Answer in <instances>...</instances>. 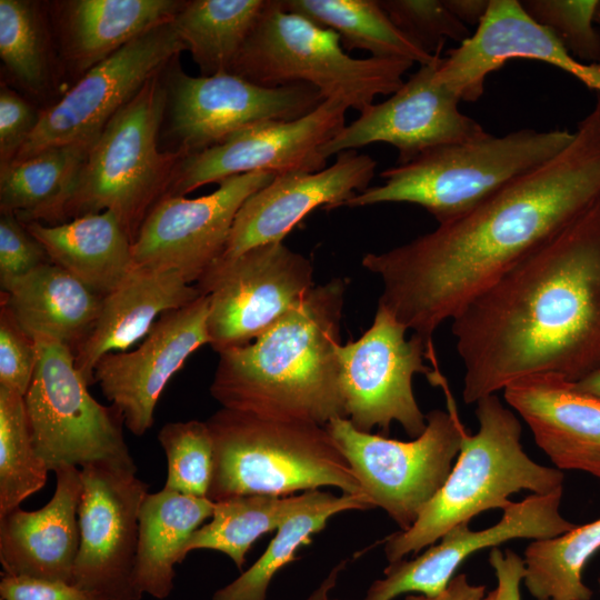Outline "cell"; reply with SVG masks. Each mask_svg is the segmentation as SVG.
I'll use <instances>...</instances> for the list:
<instances>
[{
  "label": "cell",
  "mask_w": 600,
  "mask_h": 600,
  "mask_svg": "<svg viewBox=\"0 0 600 600\" xmlns=\"http://www.w3.org/2000/svg\"><path fill=\"white\" fill-rule=\"evenodd\" d=\"M269 0H189L171 21L201 76L230 72Z\"/></svg>",
  "instance_id": "4dcf8cb0"
},
{
  "label": "cell",
  "mask_w": 600,
  "mask_h": 600,
  "mask_svg": "<svg viewBox=\"0 0 600 600\" xmlns=\"http://www.w3.org/2000/svg\"><path fill=\"white\" fill-rule=\"evenodd\" d=\"M201 296L178 272L134 267L102 297L97 320L74 350V364L88 386L94 383L98 361L109 352H124L147 336L161 314L182 308Z\"/></svg>",
  "instance_id": "d4e9b609"
},
{
  "label": "cell",
  "mask_w": 600,
  "mask_h": 600,
  "mask_svg": "<svg viewBox=\"0 0 600 600\" xmlns=\"http://www.w3.org/2000/svg\"><path fill=\"white\" fill-rule=\"evenodd\" d=\"M181 0H69L49 3L63 72L80 79L137 37L171 22Z\"/></svg>",
  "instance_id": "cb8c5ba5"
},
{
  "label": "cell",
  "mask_w": 600,
  "mask_h": 600,
  "mask_svg": "<svg viewBox=\"0 0 600 600\" xmlns=\"http://www.w3.org/2000/svg\"><path fill=\"white\" fill-rule=\"evenodd\" d=\"M573 386L580 392L600 400V370L573 382Z\"/></svg>",
  "instance_id": "c3c4849f"
},
{
  "label": "cell",
  "mask_w": 600,
  "mask_h": 600,
  "mask_svg": "<svg viewBox=\"0 0 600 600\" xmlns=\"http://www.w3.org/2000/svg\"><path fill=\"white\" fill-rule=\"evenodd\" d=\"M208 297L212 349L251 343L281 320L314 286L311 261L282 242L217 261L196 283Z\"/></svg>",
  "instance_id": "4fadbf2b"
},
{
  "label": "cell",
  "mask_w": 600,
  "mask_h": 600,
  "mask_svg": "<svg viewBox=\"0 0 600 600\" xmlns=\"http://www.w3.org/2000/svg\"><path fill=\"white\" fill-rule=\"evenodd\" d=\"M80 473V546L71 584L106 600H140L139 512L149 486L137 477L134 463L99 461Z\"/></svg>",
  "instance_id": "5bb4252c"
},
{
  "label": "cell",
  "mask_w": 600,
  "mask_h": 600,
  "mask_svg": "<svg viewBox=\"0 0 600 600\" xmlns=\"http://www.w3.org/2000/svg\"><path fill=\"white\" fill-rule=\"evenodd\" d=\"M520 3L574 59L588 64L600 63V30L594 27L599 0H523Z\"/></svg>",
  "instance_id": "74e56055"
},
{
  "label": "cell",
  "mask_w": 600,
  "mask_h": 600,
  "mask_svg": "<svg viewBox=\"0 0 600 600\" xmlns=\"http://www.w3.org/2000/svg\"><path fill=\"white\" fill-rule=\"evenodd\" d=\"M451 321L468 404L524 378L599 371L600 196Z\"/></svg>",
  "instance_id": "7a4b0ae2"
},
{
  "label": "cell",
  "mask_w": 600,
  "mask_h": 600,
  "mask_svg": "<svg viewBox=\"0 0 600 600\" xmlns=\"http://www.w3.org/2000/svg\"><path fill=\"white\" fill-rule=\"evenodd\" d=\"M424 431L410 441L358 430L347 418L324 427L374 507L409 529L446 482L467 433L452 404L426 414Z\"/></svg>",
  "instance_id": "30bf717a"
},
{
  "label": "cell",
  "mask_w": 600,
  "mask_h": 600,
  "mask_svg": "<svg viewBox=\"0 0 600 600\" xmlns=\"http://www.w3.org/2000/svg\"><path fill=\"white\" fill-rule=\"evenodd\" d=\"M37 364V344L0 303V387L26 396Z\"/></svg>",
  "instance_id": "ab89813d"
},
{
  "label": "cell",
  "mask_w": 600,
  "mask_h": 600,
  "mask_svg": "<svg viewBox=\"0 0 600 600\" xmlns=\"http://www.w3.org/2000/svg\"><path fill=\"white\" fill-rule=\"evenodd\" d=\"M600 196V93L571 142L466 214L361 264L378 306L433 350L432 336Z\"/></svg>",
  "instance_id": "6da1fadb"
},
{
  "label": "cell",
  "mask_w": 600,
  "mask_h": 600,
  "mask_svg": "<svg viewBox=\"0 0 600 600\" xmlns=\"http://www.w3.org/2000/svg\"><path fill=\"white\" fill-rule=\"evenodd\" d=\"M216 502L166 488L148 493L139 512L136 578L140 592L163 600L174 586V566L184 560L192 533L212 517Z\"/></svg>",
  "instance_id": "83f0119b"
},
{
  "label": "cell",
  "mask_w": 600,
  "mask_h": 600,
  "mask_svg": "<svg viewBox=\"0 0 600 600\" xmlns=\"http://www.w3.org/2000/svg\"><path fill=\"white\" fill-rule=\"evenodd\" d=\"M0 58L6 83L29 100L52 98L63 72L48 4L30 0H0Z\"/></svg>",
  "instance_id": "f546056e"
},
{
  "label": "cell",
  "mask_w": 600,
  "mask_h": 600,
  "mask_svg": "<svg viewBox=\"0 0 600 600\" xmlns=\"http://www.w3.org/2000/svg\"><path fill=\"white\" fill-rule=\"evenodd\" d=\"M562 492L531 493L512 501L502 510L493 526L472 530L462 522L447 531L438 541L412 560L390 562L384 577L369 587L362 600H392L403 593L434 596L443 591L456 570L472 553L512 539H547L560 536L577 524L560 513Z\"/></svg>",
  "instance_id": "ffe728a7"
},
{
  "label": "cell",
  "mask_w": 600,
  "mask_h": 600,
  "mask_svg": "<svg viewBox=\"0 0 600 600\" xmlns=\"http://www.w3.org/2000/svg\"><path fill=\"white\" fill-rule=\"evenodd\" d=\"M407 327L378 306L370 328L338 348L340 384L347 419L360 431L378 427L389 433L398 422L408 436L419 437L427 427L412 388L414 374L433 377L424 364L434 352L418 334L407 339Z\"/></svg>",
  "instance_id": "7c38bea8"
},
{
  "label": "cell",
  "mask_w": 600,
  "mask_h": 600,
  "mask_svg": "<svg viewBox=\"0 0 600 600\" xmlns=\"http://www.w3.org/2000/svg\"><path fill=\"white\" fill-rule=\"evenodd\" d=\"M183 50L172 22L137 37L43 109L12 161L51 147L94 141L112 117Z\"/></svg>",
  "instance_id": "9a60e30c"
},
{
  "label": "cell",
  "mask_w": 600,
  "mask_h": 600,
  "mask_svg": "<svg viewBox=\"0 0 600 600\" xmlns=\"http://www.w3.org/2000/svg\"><path fill=\"white\" fill-rule=\"evenodd\" d=\"M347 561H340L332 568L321 584L307 598V600H339L329 597L330 590L336 586L340 572L344 569Z\"/></svg>",
  "instance_id": "7dc6e473"
},
{
  "label": "cell",
  "mask_w": 600,
  "mask_h": 600,
  "mask_svg": "<svg viewBox=\"0 0 600 600\" xmlns=\"http://www.w3.org/2000/svg\"><path fill=\"white\" fill-rule=\"evenodd\" d=\"M369 508L373 507L364 497L308 491L306 502L280 523L262 556L237 579L217 590L212 600H266L276 573L297 559L296 551L310 543L311 537L320 532L331 517Z\"/></svg>",
  "instance_id": "1f68e13d"
},
{
  "label": "cell",
  "mask_w": 600,
  "mask_h": 600,
  "mask_svg": "<svg viewBox=\"0 0 600 600\" xmlns=\"http://www.w3.org/2000/svg\"><path fill=\"white\" fill-rule=\"evenodd\" d=\"M164 70L112 117L92 143L66 209L67 221L110 211L133 244L151 209L167 196L182 156L159 148L167 107Z\"/></svg>",
  "instance_id": "52a82bcc"
},
{
  "label": "cell",
  "mask_w": 600,
  "mask_h": 600,
  "mask_svg": "<svg viewBox=\"0 0 600 600\" xmlns=\"http://www.w3.org/2000/svg\"><path fill=\"white\" fill-rule=\"evenodd\" d=\"M441 58L438 53L432 62L420 66L389 99L360 111L321 147V154L328 159L386 142L398 150L397 164H403L432 148L484 137L483 127L459 110V97L436 80Z\"/></svg>",
  "instance_id": "ac0fdd59"
},
{
  "label": "cell",
  "mask_w": 600,
  "mask_h": 600,
  "mask_svg": "<svg viewBox=\"0 0 600 600\" xmlns=\"http://www.w3.org/2000/svg\"><path fill=\"white\" fill-rule=\"evenodd\" d=\"M277 174L253 171L229 177L198 198L166 196L149 212L132 244L134 267L178 272L198 282L223 254L243 202Z\"/></svg>",
  "instance_id": "2e32d148"
},
{
  "label": "cell",
  "mask_w": 600,
  "mask_h": 600,
  "mask_svg": "<svg viewBox=\"0 0 600 600\" xmlns=\"http://www.w3.org/2000/svg\"><path fill=\"white\" fill-rule=\"evenodd\" d=\"M347 110L341 102L324 100L296 120H271L242 128L220 143L182 158L167 196H186L208 183L253 171H320L327 164L320 149L346 127Z\"/></svg>",
  "instance_id": "e0dca14e"
},
{
  "label": "cell",
  "mask_w": 600,
  "mask_h": 600,
  "mask_svg": "<svg viewBox=\"0 0 600 600\" xmlns=\"http://www.w3.org/2000/svg\"><path fill=\"white\" fill-rule=\"evenodd\" d=\"M376 167L370 156L346 150L338 153L333 164L320 171L277 174L243 202L224 252L217 261L233 259L261 244L282 242L319 207L324 210L342 207L369 188Z\"/></svg>",
  "instance_id": "44dd1931"
},
{
  "label": "cell",
  "mask_w": 600,
  "mask_h": 600,
  "mask_svg": "<svg viewBox=\"0 0 600 600\" xmlns=\"http://www.w3.org/2000/svg\"><path fill=\"white\" fill-rule=\"evenodd\" d=\"M208 297L168 311L157 320L133 351L109 352L97 363L93 381L122 413L124 426L137 437L153 424L154 410L169 380L200 347L210 343Z\"/></svg>",
  "instance_id": "d6986e66"
},
{
  "label": "cell",
  "mask_w": 600,
  "mask_h": 600,
  "mask_svg": "<svg viewBox=\"0 0 600 600\" xmlns=\"http://www.w3.org/2000/svg\"><path fill=\"white\" fill-rule=\"evenodd\" d=\"M596 22L600 23V1H599L597 12H596Z\"/></svg>",
  "instance_id": "681fc988"
},
{
  "label": "cell",
  "mask_w": 600,
  "mask_h": 600,
  "mask_svg": "<svg viewBox=\"0 0 600 600\" xmlns=\"http://www.w3.org/2000/svg\"><path fill=\"white\" fill-rule=\"evenodd\" d=\"M282 6L337 32L346 52L364 50L374 58L406 59L420 66L434 60L390 20L378 0H281Z\"/></svg>",
  "instance_id": "d6a6232c"
},
{
  "label": "cell",
  "mask_w": 600,
  "mask_h": 600,
  "mask_svg": "<svg viewBox=\"0 0 600 600\" xmlns=\"http://www.w3.org/2000/svg\"><path fill=\"white\" fill-rule=\"evenodd\" d=\"M158 440L168 463L163 488L208 498L213 474V441L207 422H168L160 429Z\"/></svg>",
  "instance_id": "8d00e7d4"
},
{
  "label": "cell",
  "mask_w": 600,
  "mask_h": 600,
  "mask_svg": "<svg viewBox=\"0 0 600 600\" xmlns=\"http://www.w3.org/2000/svg\"><path fill=\"white\" fill-rule=\"evenodd\" d=\"M413 66L406 59L351 57L329 28L269 0L230 72L262 87L307 83L324 100L362 111L378 94H392Z\"/></svg>",
  "instance_id": "ba28073f"
},
{
  "label": "cell",
  "mask_w": 600,
  "mask_h": 600,
  "mask_svg": "<svg viewBox=\"0 0 600 600\" xmlns=\"http://www.w3.org/2000/svg\"><path fill=\"white\" fill-rule=\"evenodd\" d=\"M54 473V493L44 507H18L0 516L2 574L72 583L80 546L81 473L74 466H61Z\"/></svg>",
  "instance_id": "7402d4cb"
},
{
  "label": "cell",
  "mask_w": 600,
  "mask_h": 600,
  "mask_svg": "<svg viewBox=\"0 0 600 600\" xmlns=\"http://www.w3.org/2000/svg\"><path fill=\"white\" fill-rule=\"evenodd\" d=\"M102 297L52 262L1 291L3 303L32 337H52L74 350L91 331Z\"/></svg>",
  "instance_id": "4316f807"
},
{
  "label": "cell",
  "mask_w": 600,
  "mask_h": 600,
  "mask_svg": "<svg viewBox=\"0 0 600 600\" xmlns=\"http://www.w3.org/2000/svg\"><path fill=\"white\" fill-rule=\"evenodd\" d=\"M503 398L558 469L600 479V400L553 374L512 382Z\"/></svg>",
  "instance_id": "603a6c76"
},
{
  "label": "cell",
  "mask_w": 600,
  "mask_h": 600,
  "mask_svg": "<svg viewBox=\"0 0 600 600\" xmlns=\"http://www.w3.org/2000/svg\"><path fill=\"white\" fill-rule=\"evenodd\" d=\"M51 262L41 243L13 214L0 217V286L4 291L12 282L38 267Z\"/></svg>",
  "instance_id": "60d3db41"
},
{
  "label": "cell",
  "mask_w": 600,
  "mask_h": 600,
  "mask_svg": "<svg viewBox=\"0 0 600 600\" xmlns=\"http://www.w3.org/2000/svg\"><path fill=\"white\" fill-rule=\"evenodd\" d=\"M0 600H106L96 592L62 581L1 576Z\"/></svg>",
  "instance_id": "7bdbcfd3"
},
{
  "label": "cell",
  "mask_w": 600,
  "mask_h": 600,
  "mask_svg": "<svg viewBox=\"0 0 600 600\" xmlns=\"http://www.w3.org/2000/svg\"><path fill=\"white\" fill-rule=\"evenodd\" d=\"M94 141L44 149L0 166V210L22 223L67 222L66 209L77 178Z\"/></svg>",
  "instance_id": "f1b7e54d"
},
{
  "label": "cell",
  "mask_w": 600,
  "mask_h": 600,
  "mask_svg": "<svg viewBox=\"0 0 600 600\" xmlns=\"http://www.w3.org/2000/svg\"><path fill=\"white\" fill-rule=\"evenodd\" d=\"M491 562L497 571L499 586L483 600H519L518 583L523 578V561L511 552H508L504 559L499 551L493 549Z\"/></svg>",
  "instance_id": "ee69618b"
},
{
  "label": "cell",
  "mask_w": 600,
  "mask_h": 600,
  "mask_svg": "<svg viewBox=\"0 0 600 600\" xmlns=\"http://www.w3.org/2000/svg\"><path fill=\"white\" fill-rule=\"evenodd\" d=\"M600 550V518L547 539L532 540L524 550L523 582L537 600H590L582 571Z\"/></svg>",
  "instance_id": "e575fe53"
},
{
  "label": "cell",
  "mask_w": 600,
  "mask_h": 600,
  "mask_svg": "<svg viewBox=\"0 0 600 600\" xmlns=\"http://www.w3.org/2000/svg\"><path fill=\"white\" fill-rule=\"evenodd\" d=\"M447 8L464 26H479L484 18L490 0H443Z\"/></svg>",
  "instance_id": "bcb514c9"
},
{
  "label": "cell",
  "mask_w": 600,
  "mask_h": 600,
  "mask_svg": "<svg viewBox=\"0 0 600 600\" xmlns=\"http://www.w3.org/2000/svg\"><path fill=\"white\" fill-rule=\"evenodd\" d=\"M37 364L24 396L32 444L49 471L99 461L132 464L120 410L99 403L63 342L33 336Z\"/></svg>",
  "instance_id": "9c48e42d"
},
{
  "label": "cell",
  "mask_w": 600,
  "mask_h": 600,
  "mask_svg": "<svg viewBox=\"0 0 600 600\" xmlns=\"http://www.w3.org/2000/svg\"><path fill=\"white\" fill-rule=\"evenodd\" d=\"M474 413L478 431L464 434L443 486L409 529L388 537L384 553L389 563L436 543L451 528L483 511L503 510L513 493L562 492V470L542 466L526 453L521 422L496 393L479 399Z\"/></svg>",
  "instance_id": "277c9868"
},
{
  "label": "cell",
  "mask_w": 600,
  "mask_h": 600,
  "mask_svg": "<svg viewBox=\"0 0 600 600\" xmlns=\"http://www.w3.org/2000/svg\"><path fill=\"white\" fill-rule=\"evenodd\" d=\"M573 139L566 129H520L439 146L380 173L384 182L342 207L407 202L426 209L439 224L457 219L519 176L563 150Z\"/></svg>",
  "instance_id": "8992f818"
},
{
  "label": "cell",
  "mask_w": 600,
  "mask_h": 600,
  "mask_svg": "<svg viewBox=\"0 0 600 600\" xmlns=\"http://www.w3.org/2000/svg\"><path fill=\"white\" fill-rule=\"evenodd\" d=\"M206 422L213 441L208 492L213 502L248 494L284 497L321 487L367 498L324 426L266 419L226 408Z\"/></svg>",
  "instance_id": "5b68a950"
},
{
  "label": "cell",
  "mask_w": 600,
  "mask_h": 600,
  "mask_svg": "<svg viewBox=\"0 0 600 600\" xmlns=\"http://www.w3.org/2000/svg\"><path fill=\"white\" fill-rule=\"evenodd\" d=\"M394 26L430 54L447 39L462 43L471 34L443 0H378Z\"/></svg>",
  "instance_id": "f35d334b"
},
{
  "label": "cell",
  "mask_w": 600,
  "mask_h": 600,
  "mask_svg": "<svg viewBox=\"0 0 600 600\" xmlns=\"http://www.w3.org/2000/svg\"><path fill=\"white\" fill-rule=\"evenodd\" d=\"M300 496H238L216 502L210 522L197 529L183 549L189 552L208 549L224 553L242 570L251 546L280 523L307 500Z\"/></svg>",
  "instance_id": "836d02e7"
},
{
  "label": "cell",
  "mask_w": 600,
  "mask_h": 600,
  "mask_svg": "<svg viewBox=\"0 0 600 600\" xmlns=\"http://www.w3.org/2000/svg\"><path fill=\"white\" fill-rule=\"evenodd\" d=\"M486 587L472 584L464 573L456 574L447 588L438 594L409 593L404 600H483Z\"/></svg>",
  "instance_id": "f6af8a7d"
},
{
  "label": "cell",
  "mask_w": 600,
  "mask_h": 600,
  "mask_svg": "<svg viewBox=\"0 0 600 600\" xmlns=\"http://www.w3.org/2000/svg\"><path fill=\"white\" fill-rule=\"evenodd\" d=\"M48 471L32 444L24 397L0 387V516L41 490Z\"/></svg>",
  "instance_id": "d590c367"
},
{
  "label": "cell",
  "mask_w": 600,
  "mask_h": 600,
  "mask_svg": "<svg viewBox=\"0 0 600 600\" xmlns=\"http://www.w3.org/2000/svg\"><path fill=\"white\" fill-rule=\"evenodd\" d=\"M599 583H600V579H599Z\"/></svg>",
  "instance_id": "f907efd6"
},
{
  "label": "cell",
  "mask_w": 600,
  "mask_h": 600,
  "mask_svg": "<svg viewBox=\"0 0 600 600\" xmlns=\"http://www.w3.org/2000/svg\"><path fill=\"white\" fill-rule=\"evenodd\" d=\"M24 226L52 263L101 297L113 291L134 268L132 241L110 211L56 226Z\"/></svg>",
  "instance_id": "484cf974"
},
{
  "label": "cell",
  "mask_w": 600,
  "mask_h": 600,
  "mask_svg": "<svg viewBox=\"0 0 600 600\" xmlns=\"http://www.w3.org/2000/svg\"><path fill=\"white\" fill-rule=\"evenodd\" d=\"M41 109L9 84L0 89V164L10 163L34 131Z\"/></svg>",
  "instance_id": "b9f144b4"
},
{
  "label": "cell",
  "mask_w": 600,
  "mask_h": 600,
  "mask_svg": "<svg viewBox=\"0 0 600 600\" xmlns=\"http://www.w3.org/2000/svg\"><path fill=\"white\" fill-rule=\"evenodd\" d=\"M167 140L182 158L213 147L248 126L290 121L324 99L314 87H262L231 72L191 77L173 59L164 70Z\"/></svg>",
  "instance_id": "8fae6325"
},
{
  "label": "cell",
  "mask_w": 600,
  "mask_h": 600,
  "mask_svg": "<svg viewBox=\"0 0 600 600\" xmlns=\"http://www.w3.org/2000/svg\"><path fill=\"white\" fill-rule=\"evenodd\" d=\"M348 280L313 286L254 341L224 350L210 386L222 408L326 426L347 418L338 348Z\"/></svg>",
  "instance_id": "3957f363"
}]
</instances>
